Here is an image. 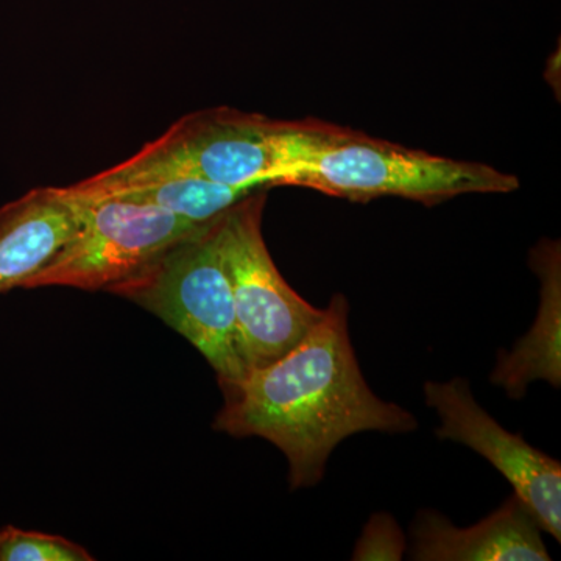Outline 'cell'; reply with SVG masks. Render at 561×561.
I'll return each mask as SVG.
<instances>
[{"label": "cell", "instance_id": "cell-1", "mask_svg": "<svg viewBox=\"0 0 561 561\" xmlns=\"http://www.w3.org/2000/svg\"><path fill=\"white\" fill-rule=\"evenodd\" d=\"M348 301L334 295L323 319L283 357L221 383L214 430L261 437L289 461L291 490L317 485L339 443L359 432L404 434L415 416L382 401L365 382L350 341Z\"/></svg>", "mask_w": 561, "mask_h": 561}, {"label": "cell", "instance_id": "cell-2", "mask_svg": "<svg viewBox=\"0 0 561 561\" xmlns=\"http://www.w3.org/2000/svg\"><path fill=\"white\" fill-rule=\"evenodd\" d=\"M342 128L319 119H272L230 106L195 111L173 122L128 160L68 191L98 197L176 175L239 190L290 186L295 173Z\"/></svg>", "mask_w": 561, "mask_h": 561}, {"label": "cell", "instance_id": "cell-3", "mask_svg": "<svg viewBox=\"0 0 561 561\" xmlns=\"http://www.w3.org/2000/svg\"><path fill=\"white\" fill-rule=\"evenodd\" d=\"M220 219L206 221L130 278L106 290L136 302L183 335L209 362L219 386L242 381L250 373L221 254Z\"/></svg>", "mask_w": 561, "mask_h": 561}, {"label": "cell", "instance_id": "cell-4", "mask_svg": "<svg viewBox=\"0 0 561 561\" xmlns=\"http://www.w3.org/2000/svg\"><path fill=\"white\" fill-rule=\"evenodd\" d=\"M290 186L348 202L398 197L435 206L461 195L511 194L519 190V180L482 162L409 149L343 127L295 173Z\"/></svg>", "mask_w": 561, "mask_h": 561}, {"label": "cell", "instance_id": "cell-5", "mask_svg": "<svg viewBox=\"0 0 561 561\" xmlns=\"http://www.w3.org/2000/svg\"><path fill=\"white\" fill-rule=\"evenodd\" d=\"M267 191L264 187L247 195L220 219L221 254L250 371L289 353L327 312L291 289L268 253L262 236Z\"/></svg>", "mask_w": 561, "mask_h": 561}, {"label": "cell", "instance_id": "cell-6", "mask_svg": "<svg viewBox=\"0 0 561 561\" xmlns=\"http://www.w3.org/2000/svg\"><path fill=\"white\" fill-rule=\"evenodd\" d=\"M68 194L76 201L79 225L49 264L22 289L106 291L205 225L146 203Z\"/></svg>", "mask_w": 561, "mask_h": 561}, {"label": "cell", "instance_id": "cell-7", "mask_svg": "<svg viewBox=\"0 0 561 561\" xmlns=\"http://www.w3.org/2000/svg\"><path fill=\"white\" fill-rule=\"evenodd\" d=\"M426 404L437 412L440 426L435 434L481 454L512 483L519 497L537 516L542 530L561 541V465L512 434L483 411L472 397L470 382L424 383Z\"/></svg>", "mask_w": 561, "mask_h": 561}, {"label": "cell", "instance_id": "cell-8", "mask_svg": "<svg viewBox=\"0 0 561 561\" xmlns=\"http://www.w3.org/2000/svg\"><path fill=\"white\" fill-rule=\"evenodd\" d=\"M537 516L516 494L489 518L461 529L426 511L412 526V559L420 561H548Z\"/></svg>", "mask_w": 561, "mask_h": 561}, {"label": "cell", "instance_id": "cell-9", "mask_svg": "<svg viewBox=\"0 0 561 561\" xmlns=\"http://www.w3.org/2000/svg\"><path fill=\"white\" fill-rule=\"evenodd\" d=\"M79 225L65 187H36L0 208V294L46 267Z\"/></svg>", "mask_w": 561, "mask_h": 561}, {"label": "cell", "instance_id": "cell-10", "mask_svg": "<svg viewBox=\"0 0 561 561\" xmlns=\"http://www.w3.org/2000/svg\"><path fill=\"white\" fill-rule=\"evenodd\" d=\"M530 267L540 278V308L529 332L508 353L497 357L490 381L513 400L527 387L546 381L561 383V250L559 241L545 239L530 251Z\"/></svg>", "mask_w": 561, "mask_h": 561}, {"label": "cell", "instance_id": "cell-11", "mask_svg": "<svg viewBox=\"0 0 561 561\" xmlns=\"http://www.w3.org/2000/svg\"><path fill=\"white\" fill-rule=\"evenodd\" d=\"M254 191L257 190H239V187L224 186L197 176L176 175L136 184L127 190L98 195V197H117L146 203L195 224H206L221 216L225 210L232 208L236 203L253 194Z\"/></svg>", "mask_w": 561, "mask_h": 561}, {"label": "cell", "instance_id": "cell-12", "mask_svg": "<svg viewBox=\"0 0 561 561\" xmlns=\"http://www.w3.org/2000/svg\"><path fill=\"white\" fill-rule=\"evenodd\" d=\"M83 546L58 535L22 530L5 526L0 529V561H92Z\"/></svg>", "mask_w": 561, "mask_h": 561}, {"label": "cell", "instance_id": "cell-13", "mask_svg": "<svg viewBox=\"0 0 561 561\" xmlns=\"http://www.w3.org/2000/svg\"><path fill=\"white\" fill-rule=\"evenodd\" d=\"M405 535L387 513H376L362 531L354 548L353 560H401L405 552Z\"/></svg>", "mask_w": 561, "mask_h": 561}]
</instances>
